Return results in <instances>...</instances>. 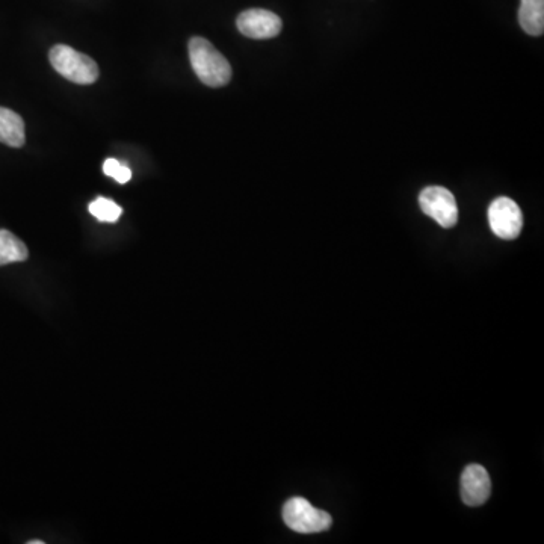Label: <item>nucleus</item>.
Here are the masks:
<instances>
[{
  "instance_id": "obj_3",
  "label": "nucleus",
  "mask_w": 544,
  "mask_h": 544,
  "mask_svg": "<svg viewBox=\"0 0 544 544\" xmlns=\"http://www.w3.org/2000/svg\"><path fill=\"white\" fill-rule=\"evenodd\" d=\"M283 520L292 531L300 534L327 531L333 523L327 511L318 510L304 498H292L286 502L283 507Z\"/></svg>"
},
{
  "instance_id": "obj_7",
  "label": "nucleus",
  "mask_w": 544,
  "mask_h": 544,
  "mask_svg": "<svg viewBox=\"0 0 544 544\" xmlns=\"http://www.w3.org/2000/svg\"><path fill=\"white\" fill-rule=\"evenodd\" d=\"M492 495L489 473L480 464H469L461 473V499L469 507L486 504Z\"/></svg>"
},
{
  "instance_id": "obj_6",
  "label": "nucleus",
  "mask_w": 544,
  "mask_h": 544,
  "mask_svg": "<svg viewBox=\"0 0 544 544\" xmlns=\"http://www.w3.org/2000/svg\"><path fill=\"white\" fill-rule=\"evenodd\" d=\"M236 26L245 37L253 38V40H269L282 32L283 22L271 11L253 8L239 14Z\"/></svg>"
},
{
  "instance_id": "obj_2",
  "label": "nucleus",
  "mask_w": 544,
  "mask_h": 544,
  "mask_svg": "<svg viewBox=\"0 0 544 544\" xmlns=\"http://www.w3.org/2000/svg\"><path fill=\"white\" fill-rule=\"evenodd\" d=\"M50 64L67 81L78 85H91L99 79L96 61L65 44H56L49 52Z\"/></svg>"
},
{
  "instance_id": "obj_1",
  "label": "nucleus",
  "mask_w": 544,
  "mask_h": 544,
  "mask_svg": "<svg viewBox=\"0 0 544 544\" xmlns=\"http://www.w3.org/2000/svg\"><path fill=\"white\" fill-rule=\"evenodd\" d=\"M189 59L197 78L211 88H220L232 79V67L223 53L206 38L194 37L189 41Z\"/></svg>"
},
{
  "instance_id": "obj_4",
  "label": "nucleus",
  "mask_w": 544,
  "mask_h": 544,
  "mask_svg": "<svg viewBox=\"0 0 544 544\" xmlns=\"http://www.w3.org/2000/svg\"><path fill=\"white\" fill-rule=\"evenodd\" d=\"M422 212L437 221V224L451 229L458 221V206L454 194L443 186H428L419 195Z\"/></svg>"
},
{
  "instance_id": "obj_8",
  "label": "nucleus",
  "mask_w": 544,
  "mask_h": 544,
  "mask_svg": "<svg viewBox=\"0 0 544 544\" xmlns=\"http://www.w3.org/2000/svg\"><path fill=\"white\" fill-rule=\"evenodd\" d=\"M25 121L17 112L0 106V143L20 149L25 146Z\"/></svg>"
},
{
  "instance_id": "obj_11",
  "label": "nucleus",
  "mask_w": 544,
  "mask_h": 544,
  "mask_svg": "<svg viewBox=\"0 0 544 544\" xmlns=\"http://www.w3.org/2000/svg\"><path fill=\"white\" fill-rule=\"evenodd\" d=\"M88 211L93 217H96L100 223H117L120 220L123 209L118 206L115 201L109 200V198L99 197L90 203Z\"/></svg>"
},
{
  "instance_id": "obj_5",
  "label": "nucleus",
  "mask_w": 544,
  "mask_h": 544,
  "mask_svg": "<svg viewBox=\"0 0 544 544\" xmlns=\"http://www.w3.org/2000/svg\"><path fill=\"white\" fill-rule=\"evenodd\" d=\"M489 224L498 238L516 239L522 232L523 215L519 204L508 197H499L490 204Z\"/></svg>"
},
{
  "instance_id": "obj_9",
  "label": "nucleus",
  "mask_w": 544,
  "mask_h": 544,
  "mask_svg": "<svg viewBox=\"0 0 544 544\" xmlns=\"http://www.w3.org/2000/svg\"><path fill=\"white\" fill-rule=\"evenodd\" d=\"M519 23L523 31L532 37L544 32V0H520Z\"/></svg>"
},
{
  "instance_id": "obj_12",
  "label": "nucleus",
  "mask_w": 544,
  "mask_h": 544,
  "mask_svg": "<svg viewBox=\"0 0 544 544\" xmlns=\"http://www.w3.org/2000/svg\"><path fill=\"white\" fill-rule=\"evenodd\" d=\"M103 173H105L106 176L117 180L121 185H124V183H127L132 179V171H130V168L127 167V165L121 164L117 159H106L105 164H103Z\"/></svg>"
},
{
  "instance_id": "obj_10",
  "label": "nucleus",
  "mask_w": 544,
  "mask_h": 544,
  "mask_svg": "<svg viewBox=\"0 0 544 544\" xmlns=\"http://www.w3.org/2000/svg\"><path fill=\"white\" fill-rule=\"evenodd\" d=\"M28 257L29 251L25 242L8 230L0 229V266L25 262Z\"/></svg>"
},
{
  "instance_id": "obj_13",
  "label": "nucleus",
  "mask_w": 544,
  "mask_h": 544,
  "mask_svg": "<svg viewBox=\"0 0 544 544\" xmlns=\"http://www.w3.org/2000/svg\"><path fill=\"white\" fill-rule=\"evenodd\" d=\"M28 544H44V541H41V540H32V541H28Z\"/></svg>"
}]
</instances>
